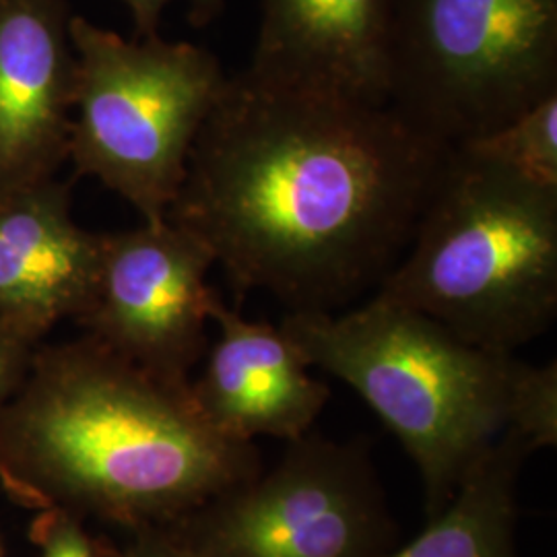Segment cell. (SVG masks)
<instances>
[{
    "instance_id": "6da1fadb",
    "label": "cell",
    "mask_w": 557,
    "mask_h": 557,
    "mask_svg": "<svg viewBox=\"0 0 557 557\" xmlns=\"http://www.w3.org/2000/svg\"><path fill=\"white\" fill-rule=\"evenodd\" d=\"M450 149L388 106L230 75L168 220L234 292L335 312L380 285L413 238Z\"/></svg>"
},
{
    "instance_id": "7a4b0ae2",
    "label": "cell",
    "mask_w": 557,
    "mask_h": 557,
    "mask_svg": "<svg viewBox=\"0 0 557 557\" xmlns=\"http://www.w3.org/2000/svg\"><path fill=\"white\" fill-rule=\"evenodd\" d=\"M262 471L255 442L202 418L190 382L161 379L89 335L40 347L0 407V483L128 531L170 524Z\"/></svg>"
},
{
    "instance_id": "3957f363",
    "label": "cell",
    "mask_w": 557,
    "mask_h": 557,
    "mask_svg": "<svg viewBox=\"0 0 557 557\" xmlns=\"http://www.w3.org/2000/svg\"><path fill=\"white\" fill-rule=\"evenodd\" d=\"M278 329L312 368L349 384L400 440L440 515L510 428L522 361L467 343L438 320L374 296L349 312H287Z\"/></svg>"
},
{
    "instance_id": "277c9868",
    "label": "cell",
    "mask_w": 557,
    "mask_h": 557,
    "mask_svg": "<svg viewBox=\"0 0 557 557\" xmlns=\"http://www.w3.org/2000/svg\"><path fill=\"white\" fill-rule=\"evenodd\" d=\"M409 252L379 285L483 349L515 354L557 317V190L450 149Z\"/></svg>"
},
{
    "instance_id": "5b68a950",
    "label": "cell",
    "mask_w": 557,
    "mask_h": 557,
    "mask_svg": "<svg viewBox=\"0 0 557 557\" xmlns=\"http://www.w3.org/2000/svg\"><path fill=\"white\" fill-rule=\"evenodd\" d=\"M69 161L101 182L140 220H168L202 124L227 85L220 59L160 34L126 40L81 15Z\"/></svg>"
},
{
    "instance_id": "8992f818",
    "label": "cell",
    "mask_w": 557,
    "mask_h": 557,
    "mask_svg": "<svg viewBox=\"0 0 557 557\" xmlns=\"http://www.w3.org/2000/svg\"><path fill=\"white\" fill-rule=\"evenodd\" d=\"M557 94V0H395L386 106L455 149Z\"/></svg>"
},
{
    "instance_id": "52a82bcc",
    "label": "cell",
    "mask_w": 557,
    "mask_h": 557,
    "mask_svg": "<svg viewBox=\"0 0 557 557\" xmlns=\"http://www.w3.org/2000/svg\"><path fill=\"white\" fill-rule=\"evenodd\" d=\"M172 524L205 557H382L398 535L366 442L312 432Z\"/></svg>"
},
{
    "instance_id": "ba28073f",
    "label": "cell",
    "mask_w": 557,
    "mask_h": 557,
    "mask_svg": "<svg viewBox=\"0 0 557 557\" xmlns=\"http://www.w3.org/2000/svg\"><path fill=\"white\" fill-rule=\"evenodd\" d=\"M213 264L211 248L174 221L101 234L94 296L77 322L120 358L190 382L218 296L207 283Z\"/></svg>"
},
{
    "instance_id": "9c48e42d",
    "label": "cell",
    "mask_w": 557,
    "mask_h": 557,
    "mask_svg": "<svg viewBox=\"0 0 557 557\" xmlns=\"http://www.w3.org/2000/svg\"><path fill=\"white\" fill-rule=\"evenodd\" d=\"M66 0H0V205L69 160L77 57Z\"/></svg>"
},
{
    "instance_id": "30bf717a",
    "label": "cell",
    "mask_w": 557,
    "mask_h": 557,
    "mask_svg": "<svg viewBox=\"0 0 557 557\" xmlns=\"http://www.w3.org/2000/svg\"><path fill=\"white\" fill-rule=\"evenodd\" d=\"M209 314L220 338L200 379L190 382L202 418L239 442H292L308 434L331 398L329 384L310 376V366L278 326L244 319L220 294Z\"/></svg>"
},
{
    "instance_id": "8fae6325",
    "label": "cell",
    "mask_w": 557,
    "mask_h": 557,
    "mask_svg": "<svg viewBox=\"0 0 557 557\" xmlns=\"http://www.w3.org/2000/svg\"><path fill=\"white\" fill-rule=\"evenodd\" d=\"M395 0H260L248 75L273 85L384 103Z\"/></svg>"
},
{
    "instance_id": "7c38bea8",
    "label": "cell",
    "mask_w": 557,
    "mask_h": 557,
    "mask_svg": "<svg viewBox=\"0 0 557 557\" xmlns=\"http://www.w3.org/2000/svg\"><path fill=\"white\" fill-rule=\"evenodd\" d=\"M101 234L73 218L71 186L50 180L0 205V312L27 320L41 333L87 310Z\"/></svg>"
},
{
    "instance_id": "4fadbf2b",
    "label": "cell",
    "mask_w": 557,
    "mask_h": 557,
    "mask_svg": "<svg viewBox=\"0 0 557 557\" xmlns=\"http://www.w3.org/2000/svg\"><path fill=\"white\" fill-rule=\"evenodd\" d=\"M533 444L506 430L425 531L382 557H518V478Z\"/></svg>"
},
{
    "instance_id": "5bb4252c",
    "label": "cell",
    "mask_w": 557,
    "mask_h": 557,
    "mask_svg": "<svg viewBox=\"0 0 557 557\" xmlns=\"http://www.w3.org/2000/svg\"><path fill=\"white\" fill-rule=\"evenodd\" d=\"M455 149L492 161L531 184L557 190V94Z\"/></svg>"
},
{
    "instance_id": "9a60e30c",
    "label": "cell",
    "mask_w": 557,
    "mask_h": 557,
    "mask_svg": "<svg viewBox=\"0 0 557 557\" xmlns=\"http://www.w3.org/2000/svg\"><path fill=\"white\" fill-rule=\"evenodd\" d=\"M533 444L535 450L557 444V363L520 366L510 428Z\"/></svg>"
},
{
    "instance_id": "2e32d148",
    "label": "cell",
    "mask_w": 557,
    "mask_h": 557,
    "mask_svg": "<svg viewBox=\"0 0 557 557\" xmlns=\"http://www.w3.org/2000/svg\"><path fill=\"white\" fill-rule=\"evenodd\" d=\"M29 539L40 557H101V543L87 533L83 517L60 506L41 508L29 527Z\"/></svg>"
},
{
    "instance_id": "e0dca14e",
    "label": "cell",
    "mask_w": 557,
    "mask_h": 557,
    "mask_svg": "<svg viewBox=\"0 0 557 557\" xmlns=\"http://www.w3.org/2000/svg\"><path fill=\"white\" fill-rule=\"evenodd\" d=\"M44 337L27 320L0 312V407L17 393Z\"/></svg>"
},
{
    "instance_id": "ac0fdd59",
    "label": "cell",
    "mask_w": 557,
    "mask_h": 557,
    "mask_svg": "<svg viewBox=\"0 0 557 557\" xmlns=\"http://www.w3.org/2000/svg\"><path fill=\"white\" fill-rule=\"evenodd\" d=\"M131 533L133 537L120 549L101 545V557H205L172 522L140 527Z\"/></svg>"
},
{
    "instance_id": "d6986e66",
    "label": "cell",
    "mask_w": 557,
    "mask_h": 557,
    "mask_svg": "<svg viewBox=\"0 0 557 557\" xmlns=\"http://www.w3.org/2000/svg\"><path fill=\"white\" fill-rule=\"evenodd\" d=\"M135 23V38H149L158 34L163 11L176 0H122ZM188 4V20L195 27H207L218 20L225 0H184Z\"/></svg>"
},
{
    "instance_id": "ffe728a7",
    "label": "cell",
    "mask_w": 557,
    "mask_h": 557,
    "mask_svg": "<svg viewBox=\"0 0 557 557\" xmlns=\"http://www.w3.org/2000/svg\"><path fill=\"white\" fill-rule=\"evenodd\" d=\"M0 557H4V554H2V543H0Z\"/></svg>"
}]
</instances>
